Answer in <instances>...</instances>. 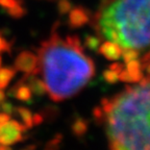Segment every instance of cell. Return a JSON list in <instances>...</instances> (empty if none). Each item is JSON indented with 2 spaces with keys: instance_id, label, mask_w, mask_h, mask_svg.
<instances>
[{
  "instance_id": "obj_11",
  "label": "cell",
  "mask_w": 150,
  "mask_h": 150,
  "mask_svg": "<svg viewBox=\"0 0 150 150\" xmlns=\"http://www.w3.org/2000/svg\"><path fill=\"white\" fill-rule=\"evenodd\" d=\"M16 74V69L13 68H2L0 69V90L7 87L14 75Z\"/></svg>"
},
{
  "instance_id": "obj_18",
  "label": "cell",
  "mask_w": 150,
  "mask_h": 150,
  "mask_svg": "<svg viewBox=\"0 0 150 150\" xmlns=\"http://www.w3.org/2000/svg\"><path fill=\"white\" fill-rule=\"evenodd\" d=\"M72 8V4L69 0H59V14L65 15Z\"/></svg>"
},
{
  "instance_id": "obj_2",
  "label": "cell",
  "mask_w": 150,
  "mask_h": 150,
  "mask_svg": "<svg viewBox=\"0 0 150 150\" xmlns=\"http://www.w3.org/2000/svg\"><path fill=\"white\" fill-rule=\"evenodd\" d=\"M139 82L101 101L99 121L105 122L110 148L114 150H149L148 74Z\"/></svg>"
},
{
  "instance_id": "obj_1",
  "label": "cell",
  "mask_w": 150,
  "mask_h": 150,
  "mask_svg": "<svg viewBox=\"0 0 150 150\" xmlns=\"http://www.w3.org/2000/svg\"><path fill=\"white\" fill-rule=\"evenodd\" d=\"M39 63L46 92L53 101L78 94L95 75L94 62L83 53L77 35L63 40L56 33H52L42 43Z\"/></svg>"
},
{
  "instance_id": "obj_12",
  "label": "cell",
  "mask_w": 150,
  "mask_h": 150,
  "mask_svg": "<svg viewBox=\"0 0 150 150\" xmlns=\"http://www.w3.org/2000/svg\"><path fill=\"white\" fill-rule=\"evenodd\" d=\"M16 112H18V115L21 117L22 121H23V125L26 127V129L31 128L33 126V114L29 110L26 108H18L16 110Z\"/></svg>"
},
{
  "instance_id": "obj_26",
  "label": "cell",
  "mask_w": 150,
  "mask_h": 150,
  "mask_svg": "<svg viewBox=\"0 0 150 150\" xmlns=\"http://www.w3.org/2000/svg\"><path fill=\"white\" fill-rule=\"evenodd\" d=\"M9 115L8 114H6V112H2V114H0V124L1 123H4V122L8 121L9 120Z\"/></svg>"
},
{
  "instance_id": "obj_17",
  "label": "cell",
  "mask_w": 150,
  "mask_h": 150,
  "mask_svg": "<svg viewBox=\"0 0 150 150\" xmlns=\"http://www.w3.org/2000/svg\"><path fill=\"white\" fill-rule=\"evenodd\" d=\"M7 13H8L13 18H21V17H23L24 15H25V9L20 4H18L14 7L7 8Z\"/></svg>"
},
{
  "instance_id": "obj_24",
  "label": "cell",
  "mask_w": 150,
  "mask_h": 150,
  "mask_svg": "<svg viewBox=\"0 0 150 150\" xmlns=\"http://www.w3.org/2000/svg\"><path fill=\"white\" fill-rule=\"evenodd\" d=\"M110 70L115 71V72H117L118 74H119V73L123 70V65H122V64H119V63L112 64V65L110 66Z\"/></svg>"
},
{
  "instance_id": "obj_22",
  "label": "cell",
  "mask_w": 150,
  "mask_h": 150,
  "mask_svg": "<svg viewBox=\"0 0 150 150\" xmlns=\"http://www.w3.org/2000/svg\"><path fill=\"white\" fill-rule=\"evenodd\" d=\"M119 80H121V81L123 82H132V80H131V77L129 76V74L127 73L126 70H122L121 72L119 73Z\"/></svg>"
},
{
  "instance_id": "obj_7",
  "label": "cell",
  "mask_w": 150,
  "mask_h": 150,
  "mask_svg": "<svg viewBox=\"0 0 150 150\" xmlns=\"http://www.w3.org/2000/svg\"><path fill=\"white\" fill-rule=\"evenodd\" d=\"M99 52L103 56H105V59H110V61H118L122 54L121 47L114 42H105L101 45V47L98 48Z\"/></svg>"
},
{
  "instance_id": "obj_19",
  "label": "cell",
  "mask_w": 150,
  "mask_h": 150,
  "mask_svg": "<svg viewBox=\"0 0 150 150\" xmlns=\"http://www.w3.org/2000/svg\"><path fill=\"white\" fill-rule=\"evenodd\" d=\"M0 108H1V110H2L3 112H6V114H8V115H11V114H13L14 112V106H13L12 103L9 102H6V101H1L0 102Z\"/></svg>"
},
{
  "instance_id": "obj_13",
  "label": "cell",
  "mask_w": 150,
  "mask_h": 150,
  "mask_svg": "<svg viewBox=\"0 0 150 150\" xmlns=\"http://www.w3.org/2000/svg\"><path fill=\"white\" fill-rule=\"evenodd\" d=\"M88 129V122L82 118H77L72 125V131L76 137H82Z\"/></svg>"
},
{
  "instance_id": "obj_23",
  "label": "cell",
  "mask_w": 150,
  "mask_h": 150,
  "mask_svg": "<svg viewBox=\"0 0 150 150\" xmlns=\"http://www.w3.org/2000/svg\"><path fill=\"white\" fill-rule=\"evenodd\" d=\"M11 46H9L8 42H6V40H4L1 35H0V52L1 51H9Z\"/></svg>"
},
{
  "instance_id": "obj_15",
  "label": "cell",
  "mask_w": 150,
  "mask_h": 150,
  "mask_svg": "<svg viewBox=\"0 0 150 150\" xmlns=\"http://www.w3.org/2000/svg\"><path fill=\"white\" fill-rule=\"evenodd\" d=\"M139 51L134 48H124V50H122V54L124 63H128V62L132 61V59H137L139 57Z\"/></svg>"
},
{
  "instance_id": "obj_14",
  "label": "cell",
  "mask_w": 150,
  "mask_h": 150,
  "mask_svg": "<svg viewBox=\"0 0 150 150\" xmlns=\"http://www.w3.org/2000/svg\"><path fill=\"white\" fill-rule=\"evenodd\" d=\"M84 46L88 49L96 51L100 47V39L98 37H94V35H87L84 39Z\"/></svg>"
},
{
  "instance_id": "obj_3",
  "label": "cell",
  "mask_w": 150,
  "mask_h": 150,
  "mask_svg": "<svg viewBox=\"0 0 150 150\" xmlns=\"http://www.w3.org/2000/svg\"><path fill=\"white\" fill-rule=\"evenodd\" d=\"M96 18V30L121 48L148 47L149 0H108Z\"/></svg>"
},
{
  "instance_id": "obj_9",
  "label": "cell",
  "mask_w": 150,
  "mask_h": 150,
  "mask_svg": "<svg viewBox=\"0 0 150 150\" xmlns=\"http://www.w3.org/2000/svg\"><path fill=\"white\" fill-rule=\"evenodd\" d=\"M126 64V71L131 77L132 82H139L143 78V72L141 69V62L138 59H132Z\"/></svg>"
},
{
  "instance_id": "obj_5",
  "label": "cell",
  "mask_w": 150,
  "mask_h": 150,
  "mask_svg": "<svg viewBox=\"0 0 150 150\" xmlns=\"http://www.w3.org/2000/svg\"><path fill=\"white\" fill-rule=\"evenodd\" d=\"M15 69L26 74L37 75L40 72L39 57L30 51H23L17 56L15 62Z\"/></svg>"
},
{
  "instance_id": "obj_25",
  "label": "cell",
  "mask_w": 150,
  "mask_h": 150,
  "mask_svg": "<svg viewBox=\"0 0 150 150\" xmlns=\"http://www.w3.org/2000/svg\"><path fill=\"white\" fill-rule=\"evenodd\" d=\"M33 125H39L42 123L43 121V117L39 114H35V116H33Z\"/></svg>"
},
{
  "instance_id": "obj_4",
  "label": "cell",
  "mask_w": 150,
  "mask_h": 150,
  "mask_svg": "<svg viewBox=\"0 0 150 150\" xmlns=\"http://www.w3.org/2000/svg\"><path fill=\"white\" fill-rule=\"evenodd\" d=\"M26 130L23 124L17 121H6L0 124V145L9 146L23 139L22 132Z\"/></svg>"
},
{
  "instance_id": "obj_10",
  "label": "cell",
  "mask_w": 150,
  "mask_h": 150,
  "mask_svg": "<svg viewBox=\"0 0 150 150\" xmlns=\"http://www.w3.org/2000/svg\"><path fill=\"white\" fill-rule=\"evenodd\" d=\"M16 93L13 94V96H15L16 98H18L21 101H28L31 99V90L29 89L28 86L25 84H21V82L18 83V88L15 87Z\"/></svg>"
},
{
  "instance_id": "obj_21",
  "label": "cell",
  "mask_w": 150,
  "mask_h": 150,
  "mask_svg": "<svg viewBox=\"0 0 150 150\" xmlns=\"http://www.w3.org/2000/svg\"><path fill=\"white\" fill-rule=\"evenodd\" d=\"M61 140H62V136L61 134H57L51 142L48 143V145L46 146V148H50V149H52V148H57L59 147V142H61Z\"/></svg>"
},
{
  "instance_id": "obj_20",
  "label": "cell",
  "mask_w": 150,
  "mask_h": 150,
  "mask_svg": "<svg viewBox=\"0 0 150 150\" xmlns=\"http://www.w3.org/2000/svg\"><path fill=\"white\" fill-rule=\"evenodd\" d=\"M18 4H20L19 0H0V5L5 7V8H11V7H14Z\"/></svg>"
},
{
  "instance_id": "obj_27",
  "label": "cell",
  "mask_w": 150,
  "mask_h": 150,
  "mask_svg": "<svg viewBox=\"0 0 150 150\" xmlns=\"http://www.w3.org/2000/svg\"><path fill=\"white\" fill-rule=\"evenodd\" d=\"M5 99V94H4V92H2L1 90H0V102L1 101H3Z\"/></svg>"
},
{
  "instance_id": "obj_16",
  "label": "cell",
  "mask_w": 150,
  "mask_h": 150,
  "mask_svg": "<svg viewBox=\"0 0 150 150\" xmlns=\"http://www.w3.org/2000/svg\"><path fill=\"white\" fill-rule=\"evenodd\" d=\"M103 79L108 83H115L117 80H119V74L115 71L112 70H105L102 74Z\"/></svg>"
},
{
  "instance_id": "obj_8",
  "label": "cell",
  "mask_w": 150,
  "mask_h": 150,
  "mask_svg": "<svg viewBox=\"0 0 150 150\" xmlns=\"http://www.w3.org/2000/svg\"><path fill=\"white\" fill-rule=\"evenodd\" d=\"M23 80L25 82H27V86L29 87V89L31 90V92H33L35 95L37 96H42L46 93V88H45L44 81H42L41 79L37 78L35 75L33 74H27L25 77L23 78Z\"/></svg>"
},
{
  "instance_id": "obj_28",
  "label": "cell",
  "mask_w": 150,
  "mask_h": 150,
  "mask_svg": "<svg viewBox=\"0 0 150 150\" xmlns=\"http://www.w3.org/2000/svg\"><path fill=\"white\" fill-rule=\"evenodd\" d=\"M0 65H1V57H0Z\"/></svg>"
},
{
  "instance_id": "obj_6",
  "label": "cell",
  "mask_w": 150,
  "mask_h": 150,
  "mask_svg": "<svg viewBox=\"0 0 150 150\" xmlns=\"http://www.w3.org/2000/svg\"><path fill=\"white\" fill-rule=\"evenodd\" d=\"M90 16H91V13L87 8L80 6L74 7L69 15V25L72 28L81 27L82 25L89 22Z\"/></svg>"
}]
</instances>
